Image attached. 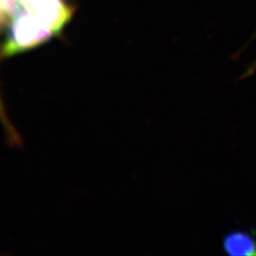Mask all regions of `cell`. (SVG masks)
Masks as SVG:
<instances>
[{
	"instance_id": "6da1fadb",
	"label": "cell",
	"mask_w": 256,
	"mask_h": 256,
	"mask_svg": "<svg viewBox=\"0 0 256 256\" xmlns=\"http://www.w3.org/2000/svg\"><path fill=\"white\" fill-rule=\"evenodd\" d=\"M8 30L2 46V58L28 52L57 36L54 30L34 16L22 14L7 24Z\"/></svg>"
},
{
	"instance_id": "7a4b0ae2",
	"label": "cell",
	"mask_w": 256,
	"mask_h": 256,
	"mask_svg": "<svg viewBox=\"0 0 256 256\" xmlns=\"http://www.w3.org/2000/svg\"><path fill=\"white\" fill-rule=\"evenodd\" d=\"M16 10L9 22L22 14H28L44 21L57 36L72 16V10L63 0H16Z\"/></svg>"
},
{
	"instance_id": "3957f363",
	"label": "cell",
	"mask_w": 256,
	"mask_h": 256,
	"mask_svg": "<svg viewBox=\"0 0 256 256\" xmlns=\"http://www.w3.org/2000/svg\"><path fill=\"white\" fill-rule=\"evenodd\" d=\"M223 248L230 256H256V239L248 232L234 230L224 238Z\"/></svg>"
}]
</instances>
